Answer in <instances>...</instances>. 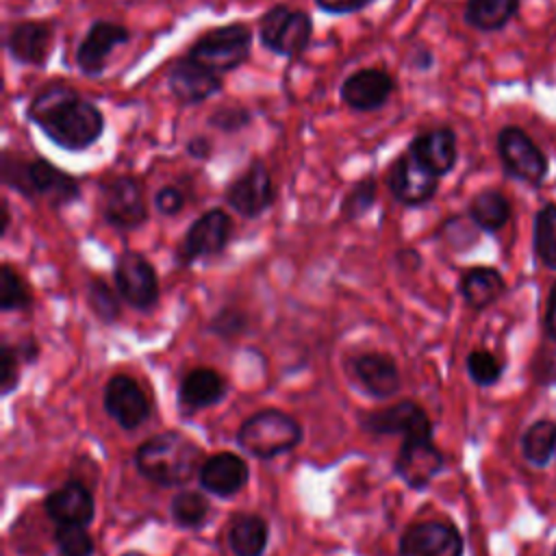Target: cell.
<instances>
[{
	"mask_svg": "<svg viewBox=\"0 0 556 556\" xmlns=\"http://www.w3.org/2000/svg\"><path fill=\"white\" fill-rule=\"evenodd\" d=\"M26 119L65 152H85L100 141L106 117L96 102L63 80L43 85L24 109Z\"/></svg>",
	"mask_w": 556,
	"mask_h": 556,
	"instance_id": "cell-1",
	"label": "cell"
},
{
	"mask_svg": "<svg viewBox=\"0 0 556 556\" xmlns=\"http://www.w3.org/2000/svg\"><path fill=\"white\" fill-rule=\"evenodd\" d=\"M0 176L4 187L26 200H46L52 208L67 206L80 198V182L43 156H24L13 150L2 152Z\"/></svg>",
	"mask_w": 556,
	"mask_h": 556,
	"instance_id": "cell-2",
	"label": "cell"
},
{
	"mask_svg": "<svg viewBox=\"0 0 556 556\" xmlns=\"http://www.w3.org/2000/svg\"><path fill=\"white\" fill-rule=\"evenodd\" d=\"M204 463L200 445L178 430H165L146 439L135 450L137 471L161 486L187 484Z\"/></svg>",
	"mask_w": 556,
	"mask_h": 556,
	"instance_id": "cell-3",
	"label": "cell"
},
{
	"mask_svg": "<svg viewBox=\"0 0 556 556\" xmlns=\"http://www.w3.org/2000/svg\"><path fill=\"white\" fill-rule=\"evenodd\" d=\"M302 426L300 421L280 410L265 408L250 415L237 430V445L254 458L269 460L274 456L287 454L302 443Z\"/></svg>",
	"mask_w": 556,
	"mask_h": 556,
	"instance_id": "cell-4",
	"label": "cell"
},
{
	"mask_svg": "<svg viewBox=\"0 0 556 556\" xmlns=\"http://www.w3.org/2000/svg\"><path fill=\"white\" fill-rule=\"evenodd\" d=\"M252 28L245 22H230L204 30L189 48L187 56L202 67L224 76L250 59Z\"/></svg>",
	"mask_w": 556,
	"mask_h": 556,
	"instance_id": "cell-5",
	"label": "cell"
},
{
	"mask_svg": "<svg viewBox=\"0 0 556 556\" xmlns=\"http://www.w3.org/2000/svg\"><path fill=\"white\" fill-rule=\"evenodd\" d=\"M313 17L285 2L269 7L258 17V41L276 56L298 61L311 46Z\"/></svg>",
	"mask_w": 556,
	"mask_h": 556,
	"instance_id": "cell-6",
	"label": "cell"
},
{
	"mask_svg": "<svg viewBox=\"0 0 556 556\" xmlns=\"http://www.w3.org/2000/svg\"><path fill=\"white\" fill-rule=\"evenodd\" d=\"M98 204L102 219L122 232L137 230L148 222L143 185L130 174H117L98 185Z\"/></svg>",
	"mask_w": 556,
	"mask_h": 556,
	"instance_id": "cell-7",
	"label": "cell"
},
{
	"mask_svg": "<svg viewBox=\"0 0 556 556\" xmlns=\"http://www.w3.org/2000/svg\"><path fill=\"white\" fill-rule=\"evenodd\" d=\"M495 150L504 172L530 187L543 185L549 161L536 141L519 126H502L495 135Z\"/></svg>",
	"mask_w": 556,
	"mask_h": 556,
	"instance_id": "cell-8",
	"label": "cell"
},
{
	"mask_svg": "<svg viewBox=\"0 0 556 556\" xmlns=\"http://www.w3.org/2000/svg\"><path fill=\"white\" fill-rule=\"evenodd\" d=\"M226 204L245 219L261 217L276 202V187L267 165L261 159H252L224 191Z\"/></svg>",
	"mask_w": 556,
	"mask_h": 556,
	"instance_id": "cell-9",
	"label": "cell"
},
{
	"mask_svg": "<svg viewBox=\"0 0 556 556\" xmlns=\"http://www.w3.org/2000/svg\"><path fill=\"white\" fill-rule=\"evenodd\" d=\"M230 237H232L230 215L222 206L208 208L187 228L178 245L176 258L182 267H187L200 258L219 256L228 248Z\"/></svg>",
	"mask_w": 556,
	"mask_h": 556,
	"instance_id": "cell-10",
	"label": "cell"
},
{
	"mask_svg": "<svg viewBox=\"0 0 556 556\" xmlns=\"http://www.w3.org/2000/svg\"><path fill=\"white\" fill-rule=\"evenodd\" d=\"M113 278H115L117 293L128 306L137 311H150L156 306L159 278L152 263L141 252H132V250L122 252L115 261Z\"/></svg>",
	"mask_w": 556,
	"mask_h": 556,
	"instance_id": "cell-11",
	"label": "cell"
},
{
	"mask_svg": "<svg viewBox=\"0 0 556 556\" xmlns=\"http://www.w3.org/2000/svg\"><path fill=\"white\" fill-rule=\"evenodd\" d=\"M358 424L371 434H400L402 441L432 439V421L415 400H400L391 406L363 413Z\"/></svg>",
	"mask_w": 556,
	"mask_h": 556,
	"instance_id": "cell-12",
	"label": "cell"
},
{
	"mask_svg": "<svg viewBox=\"0 0 556 556\" xmlns=\"http://www.w3.org/2000/svg\"><path fill=\"white\" fill-rule=\"evenodd\" d=\"M397 552L400 556H465V539L445 519H424L402 532Z\"/></svg>",
	"mask_w": 556,
	"mask_h": 556,
	"instance_id": "cell-13",
	"label": "cell"
},
{
	"mask_svg": "<svg viewBox=\"0 0 556 556\" xmlns=\"http://www.w3.org/2000/svg\"><path fill=\"white\" fill-rule=\"evenodd\" d=\"M391 195L404 206H424L439 191V176L419 163L408 150L397 154L387 174Z\"/></svg>",
	"mask_w": 556,
	"mask_h": 556,
	"instance_id": "cell-14",
	"label": "cell"
},
{
	"mask_svg": "<svg viewBox=\"0 0 556 556\" xmlns=\"http://www.w3.org/2000/svg\"><path fill=\"white\" fill-rule=\"evenodd\" d=\"M130 41V30L111 20H93L76 48V65L80 74L96 78L102 76L115 48Z\"/></svg>",
	"mask_w": 556,
	"mask_h": 556,
	"instance_id": "cell-15",
	"label": "cell"
},
{
	"mask_svg": "<svg viewBox=\"0 0 556 556\" xmlns=\"http://www.w3.org/2000/svg\"><path fill=\"white\" fill-rule=\"evenodd\" d=\"M165 83L169 93L182 106H198L215 98L224 89V76L202 67L200 63L191 61L187 54L178 56L169 65L165 74Z\"/></svg>",
	"mask_w": 556,
	"mask_h": 556,
	"instance_id": "cell-16",
	"label": "cell"
},
{
	"mask_svg": "<svg viewBox=\"0 0 556 556\" xmlns=\"http://www.w3.org/2000/svg\"><path fill=\"white\" fill-rule=\"evenodd\" d=\"M106 415L124 430H137L150 417V400L139 382L126 374H115L102 391Z\"/></svg>",
	"mask_w": 556,
	"mask_h": 556,
	"instance_id": "cell-17",
	"label": "cell"
},
{
	"mask_svg": "<svg viewBox=\"0 0 556 556\" xmlns=\"http://www.w3.org/2000/svg\"><path fill=\"white\" fill-rule=\"evenodd\" d=\"M395 91V78L384 67H361L343 78L339 87L341 102L361 113H371L382 109L391 93Z\"/></svg>",
	"mask_w": 556,
	"mask_h": 556,
	"instance_id": "cell-18",
	"label": "cell"
},
{
	"mask_svg": "<svg viewBox=\"0 0 556 556\" xmlns=\"http://www.w3.org/2000/svg\"><path fill=\"white\" fill-rule=\"evenodd\" d=\"M54 46V28L43 20H22L9 26L4 35V50L9 56L26 67H43Z\"/></svg>",
	"mask_w": 556,
	"mask_h": 556,
	"instance_id": "cell-19",
	"label": "cell"
},
{
	"mask_svg": "<svg viewBox=\"0 0 556 556\" xmlns=\"http://www.w3.org/2000/svg\"><path fill=\"white\" fill-rule=\"evenodd\" d=\"M443 452L432 443V439H413L402 441V447L395 458V473L410 489H426L443 469Z\"/></svg>",
	"mask_w": 556,
	"mask_h": 556,
	"instance_id": "cell-20",
	"label": "cell"
},
{
	"mask_svg": "<svg viewBox=\"0 0 556 556\" xmlns=\"http://www.w3.org/2000/svg\"><path fill=\"white\" fill-rule=\"evenodd\" d=\"M406 150L439 178L447 176L458 163V139L450 126H434L417 132Z\"/></svg>",
	"mask_w": 556,
	"mask_h": 556,
	"instance_id": "cell-21",
	"label": "cell"
},
{
	"mask_svg": "<svg viewBox=\"0 0 556 556\" xmlns=\"http://www.w3.org/2000/svg\"><path fill=\"white\" fill-rule=\"evenodd\" d=\"M250 476L248 460L235 452H217L204 458L198 480L200 486L217 497H232L237 495Z\"/></svg>",
	"mask_w": 556,
	"mask_h": 556,
	"instance_id": "cell-22",
	"label": "cell"
},
{
	"mask_svg": "<svg viewBox=\"0 0 556 556\" xmlns=\"http://www.w3.org/2000/svg\"><path fill=\"white\" fill-rule=\"evenodd\" d=\"M43 510L56 526H89L96 515V502L83 482L67 480L65 484L46 495Z\"/></svg>",
	"mask_w": 556,
	"mask_h": 556,
	"instance_id": "cell-23",
	"label": "cell"
},
{
	"mask_svg": "<svg viewBox=\"0 0 556 556\" xmlns=\"http://www.w3.org/2000/svg\"><path fill=\"white\" fill-rule=\"evenodd\" d=\"M226 393V382L215 369L193 367L178 384V404L185 415H191L219 404Z\"/></svg>",
	"mask_w": 556,
	"mask_h": 556,
	"instance_id": "cell-24",
	"label": "cell"
},
{
	"mask_svg": "<svg viewBox=\"0 0 556 556\" xmlns=\"http://www.w3.org/2000/svg\"><path fill=\"white\" fill-rule=\"evenodd\" d=\"M352 367H354V376L371 397H378V400L393 397L402 387L397 363L389 354L365 352L354 361Z\"/></svg>",
	"mask_w": 556,
	"mask_h": 556,
	"instance_id": "cell-25",
	"label": "cell"
},
{
	"mask_svg": "<svg viewBox=\"0 0 556 556\" xmlns=\"http://www.w3.org/2000/svg\"><path fill=\"white\" fill-rule=\"evenodd\" d=\"M458 291L469 308L486 311L506 293V280L497 267L473 265L460 274Z\"/></svg>",
	"mask_w": 556,
	"mask_h": 556,
	"instance_id": "cell-26",
	"label": "cell"
},
{
	"mask_svg": "<svg viewBox=\"0 0 556 556\" xmlns=\"http://www.w3.org/2000/svg\"><path fill=\"white\" fill-rule=\"evenodd\" d=\"M521 0H467L463 20L478 33H497L519 13Z\"/></svg>",
	"mask_w": 556,
	"mask_h": 556,
	"instance_id": "cell-27",
	"label": "cell"
},
{
	"mask_svg": "<svg viewBox=\"0 0 556 556\" xmlns=\"http://www.w3.org/2000/svg\"><path fill=\"white\" fill-rule=\"evenodd\" d=\"M513 215L510 200L500 189L478 191L467 206V217L478 226V230L495 235L500 232Z\"/></svg>",
	"mask_w": 556,
	"mask_h": 556,
	"instance_id": "cell-28",
	"label": "cell"
},
{
	"mask_svg": "<svg viewBox=\"0 0 556 556\" xmlns=\"http://www.w3.org/2000/svg\"><path fill=\"white\" fill-rule=\"evenodd\" d=\"M269 526L261 515H239L228 528V547L235 556H263Z\"/></svg>",
	"mask_w": 556,
	"mask_h": 556,
	"instance_id": "cell-29",
	"label": "cell"
},
{
	"mask_svg": "<svg viewBox=\"0 0 556 556\" xmlns=\"http://www.w3.org/2000/svg\"><path fill=\"white\" fill-rule=\"evenodd\" d=\"M519 450L530 467L543 469L556 456V421L534 419L519 439Z\"/></svg>",
	"mask_w": 556,
	"mask_h": 556,
	"instance_id": "cell-30",
	"label": "cell"
},
{
	"mask_svg": "<svg viewBox=\"0 0 556 556\" xmlns=\"http://www.w3.org/2000/svg\"><path fill=\"white\" fill-rule=\"evenodd\" d=\"M532 252L545 269L556 271V202H545L534 213Z\"/></svg>",
	"mask_w": 556,
	"mask_h": 556,
	"instance_id": "cell-31",
	"label": "cell"
},
{
	"mask_svg": "<svg viewBox=\"0 0 556 556\" xmlns=\"http://www.w3.org/2000/svg\"><path fill=\"white\" fill-rule=\"evenodd\" d=\"M208 513L211 504L198 491H180L169 504V515L182 530H200L208 521Z\"/></svg>",
	"mask_w": 556,
	"mask_h": 556,
	"instance_id": "cell-32",
	"label": "cell"
},
{
	"mask_svg": "<svg viewBox=\"0 0 556 556\" xmlns=\"http://www.w3.org/2000/svg\"><path fill=\"white\" fill-rule=\"evenodd\" d=\"M465 369L476 387L489 389L502 380L506 363L495 352H491L486 348H476L467 354Z\"/></svg>",
	"mask_w": 556,
	"mask_h": 556,
	"instance_id": "cell-33",
	"label": "cell"
},
{
	"mask_svg": "<svg viewBox=\"0 0 556 556\" xmlns=\"http://www.w3.org/2000/svg\"><path fill=\"white\" fill-rule=\"evenodd\" d=\"M378 200V180L374 176H365L356 180L343 195L339 213L345 222H356L371 211Z\"/></svg>",
	"mask_w": 556,
	"mask_h": 556,
	"instance_id": "cell-34",
	"label": "cell"
},
{
	"mask_svg": "<svg viewBox=\"0 0 556 556\" xmlns=\"http://www.w3.org/2000/svg\"><path fill=\"white\" fill-rule=\"evenodd\" d=\"M33 304V293L26 280L15 271L13 265L4 263L0 267V308L2 311H24Z\"/></svg>",
	"mask_w": 556,
	"mask_h": 556,
	"instance_id": "cell-35",
	"label": "cell"
},
{
	"mask_svg": "<svg viewBox=\"0 0 556 556\" xmlns=\"http://www.w3.org/2000/svg\"><path fill=\"white\" fill-rule=\"evenodd\" d=\"M87 302L89 308L93 311V315L102 321V324H113L119 317V300L117 293L106 285V280L102 278H91L87 282Z\"/></svg>",
	"mask_w": 556,
	"mask_h": 556,
	"instance_id": "cell-36",
	"label": "cell"
},
{
	"mask_svg": "<svg viewBox=\"0 0 556 556\" xmlns=\"http://www.w3.org/2000/svg\"><path fill=\"white\" fill-rule=\"evenodd\" d=\"M54 543H56L61 556H93V552H96V543H93L87 526H78V523L56 526Z\"/></svg>",
	"mask_w": 556,
	"mask_h": 556,
	"instance_id": "cell-37",
	"label": "cell"
},
{
	"mask_svg": "<svg viewBox=\"0 0 556 556\" xmlns=\"http://www.w3.org/2000/svg\"><path fill=\"white\" fill-rule=\"evenodd\" d=\"M252 111L243 104H219L215 106L208 117H206V126L219 130V132H226V135H235L243 128H248L252 124Z\"/></svg>",
	"mask_w": 556,
	"mask_h": 556,
	"instance_id": "cell-38",
	"label": "cell"
},
{
	"mask_svg": "<svg viewBox=\"0 0 556 556\" xmlns=\"http://www.w3.org/2000/svg\"><path fill=\"white\" fill-rule=\"evenodd\" d=\"M20 363L22 358L15 352V345L9 341L0 343V391L9 395L20 384Z\"/></svg>",
	"mask_w": 556,
	"mask_h": 556,
	"instance_id": "cell-39",
	"label": "cell"
},
{
	"mask_svg": "<svg viewBox=\"0 0 556 556\" xmlns=\"http://www.w3.org/2000/svg\"><path fill=\"white\" fill-rule=\"evenodd\" d=\"M245 326H248V317L239 308H222L208 324L211 332L222 339H232V337L241 334L245 330Z\"/></svg>",
	"mask_w": 556,
	"mask_h": 556,
	"instance_id": "cell-40",
	"label": "cell"
},
{
	"mask_svg": "<svg viewBox=\"0 0 556 556\" xmlns=\"http://www.w3.org/2000/svg\"><path fill=\"white\" fill-rule=\"evenodd\" d=\"M530 376L539 387H556V350L539 348L530 363Z\"/></svg>",
	"mask_w": 556,
	"mask_h": 556,
	"instance_id": "cell-41",
	"label": "cell"
},
{
	"mask_svg": "<svg viewBox=\"0 0 556 556\" xmlns=\"http://www.w3.org/2000/svg\"><path fill=\"white\" fill-rule=\"evenodd\" d=\"M185 193L176 187V185H163L156 193H154V208L165 215V217H174L182 211L185 206Z\"/></svg>",
	"mask_w": 556,
	"mask_h": 556,
	"instance_id": "cell-42",
	"label": "cell"
},
{
	"mask_svg": "<svg viewBox=\"0 0 556 556\" xmlns=\"http://www.w3.org/2000/svg\"><path fill=\"white\" fill-rule=\"evenodd\" d=\"M374 0H315L317 9L330 15H352L369 7Z\"/></svg>",
	"mask_w": 556,
	"mask_h": 556,
	"instance_id": "cell-43",
	"label": "cell"
},
{
	"mask_svg": "<svg viewBox=\"0 0 556 556\" xmlns=\"http://www.w3.org/2000/svg\"><path fill=\"white\" fill-rule=\"evenodd\" d=\"M213 150H215V141L211 135H193L185 141V152L189 159H195V161H208L213 156Z\"/></svg>",
	"mask_w": 556,
	"mask_h": 556,
	"instance_id": "cell-44",
	"label": "cell"
},
{
	"mask_svg": "<svg viewBox=\"0 0 556 556\" xmlns=\"http://www.w3.org/2000/svg\"><path fill=\"white\" fill-rule=\"evenodd\" d=\"M543 332L556 345V280L552 282V287L547 291L545 313H543Z\"/></svg>",
	"mask_w": 556,
	"mask_h": 556,
	"instance_id": "cell-45",
	"label": "cell"
},
{
	"mask_svg": "<svg viewBox=\"0 0 556 556\" xmlns=\"http://www.w3.org/2000/svg\"><path fill=\"white\" fill-rule=\"evenodd\" d=\"M408 65H410L413 70H417V72H428V70L434 65V54H432V50L426 48V46H419V48L410 50V54H408Z\"/></svg>",
	"mask_w": 556,
	"mask_h": 556,
	"instance_id": "cell-46",
	"label": "cell"
},
{
	"mask_svg": "<svg viewBox=\"0 0 556 556\" xmlns=\"http://www.w3.org/2000/svg\"><path fill=\"white\" fill-rule=\"evenodd\" d=\"M15 352H17V356L22 358V363H33V361H37L39 343H37L35 337H26V339H22V341L15 345Z\"/></svg>",
	"mask_w": 556,
	"mask_h": 556,
	"instance_id": "cell-47",
	"label": "cell"
},
{
	"mask_svg": "<svg viewBox=\"0 0 556 556\" xmlns=\"http://www.w3.org/2000/svg\"><path fill=\"white\" fill-rule=\"evenodd\" d=\"M9 224H11V211H9V202L2 200V235H7L9 230Z\"/></svg>",
	"mask_w": 556,
	"mask_h": 556,
	"instance_id": "cell-48",
	"label": "cell"
},
{
	"mask_svg": "<svg viewBox=\"0 0 556 556\" xmlns=\"http://www.w3.org/2000/svg\"><path fill=\"white\" fill-rule=\"evenodd\" d=\"M552 556H556V545H554V552H552Z\"/></svg>",
	"mask_w": 556,
	"mask_h": 556,
	"instance_id": "cell-49",
	"label": "cell"
}]
</instances>
